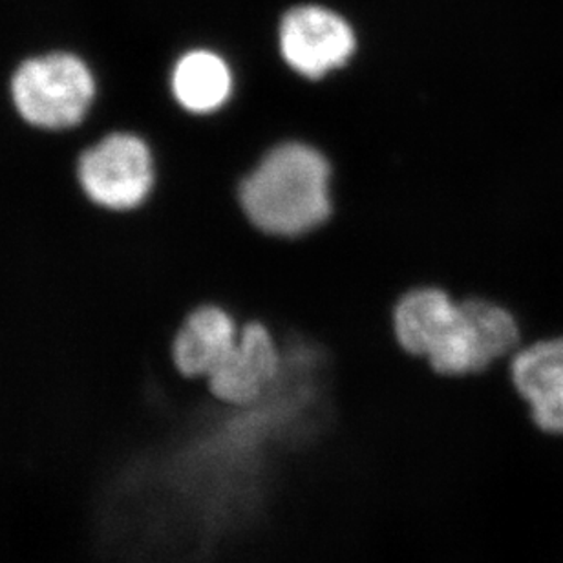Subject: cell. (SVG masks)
<instances>
[{"mask_svg": "<svg viewBox=\"0 0 563 563\" xmlns=\"http://www.w3.org/2000/svg\"><path fill=\"white\" fill-rule=\"evenodd\" d=\"M331 179L333 165L319 146L280 141L240 179L239 203L256 231L275 239H300L333 214Z\"/></svg>", "mask_w": 563, "mask_h": 563, "instance_id": "6da1fadb", "label": "cell"}, {"mask_svg": "<svg viewBox=\"0 0 563 563\" xmlns=\"http://www.w3.org/2000/svg\"><path fill=\"white\" fill-rule=\"evenodd\" d=\"M98 99L96 71L68 49L26 57L8 79V103L16 120L43 134L76 131L92 115Z\"/></svg>", "mask_w": 563, "mask_h": 563, "instance_id": "3957f363", "label": "cell"}, {"mask_svg": "<svg viewBox=\"0 0 563 563\" xmlns=\"http://www.w3.org/2000/svg\"><path fill=\"white\" fill-rule=\"evenodd\" d=\"M499 269H501V255H499ZM498 280H499V273H498ZM496 287H498V282H496ZM494 295H496V289H494ZM494 300V297H493Z\"/></svg>", "mask_w": 563, "mask_h": 563, "instance_id": "30bf717a", "label": "cell"}, {"mask_svg": "<svg viewBox=\"0 0 563 563\" xmlns=\"http://www.w3.org/2000/svg\"><path fill=\"white\" fill-rule=\"evenodd\" d=\"M507 368L532 424L549 438L563 439V333L523 342Z\"/></svg>", "mask_w": 563, "mask_h": 563, "instance_id": "ba28073f", "label": "cell"}, {"mask_svg": "<svg viewBox=\"0 0 563 563\" xmlns=\"http://www.w3.org/2000/svg\"><path fill=\"white\" fill-rule=\"evenodd\" d=\"M391 324L399 346L424 358L443 377L485 374L499 364L477 320L444 287L418 286L402 292Z\"/></svg>", "mask_w": 563, "mask_h": 563, "instance_id": "7a4b0ae2", "label": "cell"}, {"mask_svg": "<svg viewBox=\"0 0 563 563\" xmlns=\"http://www.w3.org/2000/svg\"><path fill=\"white\" fill-rule=\"evenodd\" d=\"M162 156L151 137L134 129H114L82 146L74 178L82 198L115 217L152 206L162 187Z\"/></svg>", "mask_w": 563, "mask_h": 563, "instance_id": "277c9868", "label": "cell"}, {"mask_svg": "<svg viewBox=\"0 0 563 563\" xmlns=\"http://www.w3.org/2000/svg\"><path fill=\"white\" fill-rule=\"evenodd\" d=\"M277 44L284 65L292 74L322 81L352 63L361 38L352 22L333 8L298 4L280 16Z\"/></svg>", "mask_w": 563, "mask_h": 563, "instance_id": "5b68a950", "label": "cell"}, {"mask_svg": "<svg viewBox=\"0 0 563 563\" xmlns=\"http://www.w3.org/2000/svg\"><path fill=\"white\" fill-rule=\"evenodd\" d=\"M236 76L231 60L211 46L185 49L168 66L165 96L189 118H209L233 99Z\"/></svg>", "mask_w": 563, "mask_h": 563, "instance_id": "9c48e42d", "label": "cell"}, {"mask_svg": "<svg viewBox=\"0 0 563 563\" xmlns=\"http://www.w3.org/2000/svg\"><path fill=\"white\" fill-rule=\"evenodd\" d=\"M240 328V320L222 303H196L168 339L167 358L174 374L190 383H206L233 352Z\"/></svg>", "mask_w": 563, "mask_h": 563, "instance_id": "52a82bcc", "label": "cell"}, {"mask_svg": "<svg viewBox=\"0 0 563 563\" xmlns=\"http://www.w3.org/2000/svg\"><path fill=\"white\" fill-rule=\"evenodd\" d=\"M282 366L284 353L272 328L262 320H245L236 346L206 380V388L223 407H251L272 390Z\"/></svg>", "mask_w": 563, "mask_h": 563, "instance_id": "8992f818", "label": "cell"}]
</instances>
